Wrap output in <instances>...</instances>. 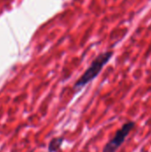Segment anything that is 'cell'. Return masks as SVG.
Instances as JSON below:
<instances>
[{
  "label": "cell",
  "mask_w": 151,
  "mask_h": 152,
  "mask_svg": "<svg viewBox=\"0 0 151 152\" xmlns=\"http://www.w3.org/2000/svg\"><path fill=\"white\" fill-rule=\"evenodd\" d=\"M114 54L113 51H107L100 53L90 64V66L86 69V70L82 74V76L75 82L73 86V90L75 93L82 90L86 85L91 83L93 79H95L99 74L101 72L104 66L110 61Z\"/></svg>",
  "instance_id": "cell-1"
},
{
  "label": "cell",
  "mask_w": 151,
  "mask_h": 152,
  "mask_svg": "<svg viewBox=\"0 0 151 152\" xmlns=\"http://www.w3.org/2000/svg\"><path fill=\"white\" fill-rule=\"evenodd\" d=\"M135 126L134 121L125 122L118 130H117L115 135L104 145L102 152H117V151L122 146L125 139L129 135L130 132Z\"/></svg>",
  "instance_id": "cell-2"
},
{
  "label": "cell",
  "mask_w": 151,
  "mask_h": 152,
  "mask_svg": "<svg viewBox=\"0 0 151 152\" xmlns=\"http://www.w3.org/2000/svg\"><path fill=\"white\" fill-rule=\"evenodd\" d=\"M63 142H64V138L62 136L53 138L49 142L47 152H57L61 149Z\"/></svg>",
  "instance_id": "cell-3"
}]
</instances>
